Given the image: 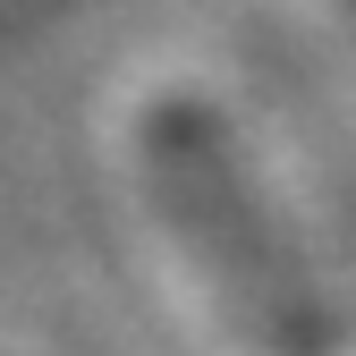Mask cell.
<instances>
[{
  "mask_svg": "<svg viewBox=\"0 0 356 356\" xmlns=\"http://www.w3.org/2000/svg\"><path fill=\"white\" fill-rule=\"evenodd\" d=\"M136 178H145L170 272L195 289L204 323L220 339L246 356H323V314L297 289L289 246L263 229L212 111L153 94L136 111Z\"/></svg>",
  "mask_w": 356,
  "mask_h": 356,
  "instance_id": "1",
  "label": "cell"
}]
</instances>
